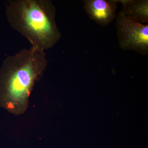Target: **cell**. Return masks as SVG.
I'll list each match as a JSON object with an SVG mask.
<instances>
[{
    "mask_svg": "<svg viewBox=\"0 0 148 148\" xmlns=\"http://www.w3.org/2000/svg\"><path fill=\"white\" fill-rule=\"evenodd\" d=\"M117 0H84V8L90 18L107 26L116 17Z\"/></svg>",
    "mask_w": 148,
    "mask_h": 148,
    "instance_id": "4",
    "label": "cell"
},
{
    "mask_svg": "<svg viewBox=\"0 0 148 148\" xmlns=\"http://www.w3.org/2000/svg\"><path fill=\"white\" fill-rule=\"evenodd\" d=\"M123 6L125 15L141 23H148V0H117Z\"/></svg>",
    "mask_w": 148,
    "mask_h": 148,
    "instance_id": "5",
    "label": "cell"
},
{
    "mask_svg": "<svg viewBox=\"0 0 148 148\" xmlns=\"http://www.w3.org/2000/svg\"><path fill=\"white\" fill-rule=\"evenodd\" d=\"M47 66L45 51L33 47L6 58L0 69V106L15 115L24 114Z\"/></svg>",
    "mask_w": 148,
    "mask_h": 148,
    "instance_id": "1",
    "label": "cell"
},
{
    "mask_svg": "<svg viewBox=\"0 0 148 148\" xmlns=\"http://www.w3.org/2000/svg\"><path fill=\"white\" fill-rule=\"evenodd\" d=\"M117 34L121 48L148 54V24H144L120 12L116 16Z\"/></svg>",
    "mask_w": 148,
    "mask_h": 148,
    "instance_id": "3",
    "label": "cell"
},
{
    "mask_svg": "<svg viewBox=\"0 0 148 148\" xmlns=\"http://www.w3.org/2000/svg\"><path fill=\"white\" fill-rule=\"evenodd\" d=\"M56 12L49 0H14L9 3L6 15L11 27L27 38L32 47L45 51L61 38Z\"/></svg>",
    "mask_w": 148,
    "mask_h": 148,
    "instance_id": "2",
    "label": "cell"
}]
</instances>
